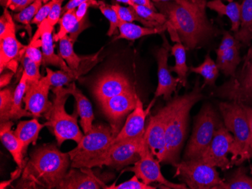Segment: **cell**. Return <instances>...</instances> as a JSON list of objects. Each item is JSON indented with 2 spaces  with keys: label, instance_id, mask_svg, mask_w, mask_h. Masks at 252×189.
Here are the masks:
<instances>
[{
  "label": "cell",
  "instance_id": "obj_1",
  "mask_svg": "<svg viewBox=\"0 0 252 189\" xmlns=\"http://www.w3.org/2000/svg\"><path fill=\"white\" fill-rule=\"evenodd\" d=\"M206 1L193 0L190 6H184L175 2L155 3L157 9L165 15L188 50L199 47L216 34L217 29L205 15Z\"/></svg>",
  "mask_w": 252,
  "mask_h": 189
},
{
  "label": "cell",
  "instance_id": "obj_2",
  "mask_svg": "<svg viewBox=\"0 0 252 189\" xmlns=\"http://www.w3.org/2000/svg\"><path fill=\"white\" fill-rule=\"evenodd\" d=\"M69 153L61 152L54 144L32 151L23 169L16 189H57L71 164Z\"/></svg>",
  "mask_w": 252,
  "mask_h": 189
},
{
  "label": "cell",
  "instance_id": "obj_3",
  "mask_svg": "<svg viewBox=\"0 0 252 189\" xmlns=\"http://www.w3.org/2000/svg\"><path fill=\"white\" fill-rule=\"evenodd\" d=\"M203 98L199 81L190 93L174 99L165 131L166 155L163 163L175 166L179 163L180 154L186 137L189 112L196 103Z\"/></svg>",
  "mask_w": 252,
  "mask_h": 189
},
{
  "label": "cell",
  "instance_id": "obj_4",
  "mask_svg": "<svg viewBox=\"0 0 252 189\" xmlns=\"http://www.w3.org/2000/svg\"><path fill=\"white\" fill-rule=\"evenodd\" d=\"M111 127L104 124L93 125L77 146L68 152L73 168L101 167V162L115 139Z\"/></svg>",
  "mask_w": 252,
  "mask_h": 189
},
{
  "label": "cell",
  "instance_id": "obj_5",
  "mask_svg": "<svg viewBox=\"0 0 252 189\" xmlns=\"http://www.w3.org/2000/svg\"><path fill=\"white\" fill-rule=\"evenodd\" d=\"M226 129L233 135L232 144V163H241L249 158L251 133L249 119L244 107L241 104L228 101L219 105Z\"/></svg>",
  "mask_w": 252,
  "mask_h": 189
},
{
  "label": "cell",
  "instance_id": "obj_6",
  "mask_svg": "<svg viewBox=\"0 0 252 189\" xmlns=\"http://www.w3.org/2000/svg\"><path fill=\"white\" fill-rule=\"evenodd\" d=\"M62 87H53L52 105L45 113L47 121L44 124L45 127L52 129L59 146L66 140L79 143L84 136L79 129L76 116L69 115L65 110V104L69 94H65Z\"/></svg>",
  "mask_w": 252,
  "mask_h": 189
},
{
  "label": "cell",
  "instance_id": "obj_7",
  "mask_svg": "<svg viewBox=\"0 0 252 189\" xmlns=\"http://www.w3.org/2000/svg\"><path fill=\"white\" fill-rule=\"evenodd\" d=\"M220 125L219 115L212 106L202 107L195 121L192 135L185 149L184 160L201 159Z\"/></svg>",
  "mask_w": 252,
  "mask_h": 189
},
{
  "label": "cell",
  "instance_id": "obj_8",
  "mask_svg": "<svg viewBox=\"0 0 252 189\" xmlns=\"http://www.w3.org/2000/svg\"><path fill=\"white\" fill-rule=\"evenodd\" d=\"M218 97L252 108V45L243 64L229 81L215 90Z\"/></svg>",
  "mask_w": 252,
  "mask_h": 189
},
{
  "label": "cell",
  "instance_id": "obj_9",
  "mask_svg": "<svg viewBox=\"0 0 252 189\" xmlns=\"http://www.w3.org/2000/svg\"><path fill=\"white\" fill-rule=\"evenodd\" d=\"M175 166V176H178L191 189H215L223 182L216 167L202 159L184 160Z\"/></svg>",
  "mask_w": 252,
  "mask_h": 189
},
{
  "label": "cell",
  "instance_id": "obj_10",
  "mask_svg": "<svg viewBox=\"0 0 252 189\" xmlns=\"http://www.w3.org/2000/svg\"><path fill=\"white\" fill-rule=\"evenodd\" d=\"M173 107L174 101L172 100L161 108L157 115L151 117L144 134L149 149L160 163H163L166 155L165 131Z\"/></svg>",
  "mask_w": 252,
  "mask_h": 189
},
{
  "label": "cell",
  "instance_id": "obj_11",
  "mask_svg": "<svg viewBox=\"0 0 252 189\" xmlns=\"http://www.w3.org/2000/svg\"><path fill=\"white\" fill-rule=\"evenodd\" d=\"M147 145L145 137L124 141L113 144L101 162V167L107 166L117 170L134 164L141 159L143 151Z\"/></svg>",
  "mask_w": 252,
  "mask_h": 189
},
{
  "label": "cell",
  "instance_id": "obj_12",
  "mask_svg": "<svg viewBox=\"0 0 252 189\" xmlns=\"http://www.w3.org/2000/svg\"><path fill=\"white\" fill-rule=\"evenodd\" d=\"M159 163L160 162L154 157V155L149 149L147 143L143 151L141 159L136 162L134 166L126 168L123 172H133L134 175L147 185L157 183L162 186L163 189H188L185 184H175L167 180L161 172Z\"/></svg>",
  "mask_w": 252,
  "mask_h": 189
},
{
  "label": "cell",
  "instance_id": "obj_13",
  "mask_svg": "<svg viewBox=\"0 0 252 189\" xmlns=\"http://www.w3.org/2000/svg\"><path fill=\"white\" fill-rule=\"evenodd\" d=\"M135 91L125 93L99 103L102 112L110 121L113 135L117 136L123 127L124 120L134 109L137 104Z\"/></svg>",
  "mask_w": 252,
  "mask_h": 189
},
{
  "label": "cell",
  "instance_id": "obj_14",
  "mask_svg": "<svg viewBox=\"0 0 252 189\" xmlns=\"http://www.w3.org/2000/svg\"><path fill=\"white\" fill-rule=\"evenodd\" d=\"M233 136L224 125H221L215 132V136L201 159L215 167L226 170L231 167L232 162L228 159L231 152Z\"/></svg>",
  "mask_w": 252,
  "mask_h": 189
},
{
  "label": "cell",
  "instance_id": "obj_15",
  "mask_svg": "<svg viewBox=\"0 0 252 189\" xmlns=\"http://www.w3.org/2000/svg\"><path fill=\"white\" fill-rule=\"evenodd\" d=\"M134 91L128 78L124 73L114 70L101 75L93 85V94L98 103Z\"/></svg>",
  "mask_w": 252,
  "mask_h": 189
},
{
  "label": "cell",
  "instance_id": "obj_16",
  "mask_svg": "<svg viewBox=\"0 0 252 189\" xmlns=\"http://www.w3.org/2000/svg\"><path fill=\"white\" fill-rule=\"evenodd\" d=\"M4 12L8 18L6 29L2 37H0V72L3 70L11 62L21 60L25 55L27 46H23L16 37V27L14 18L8 12V8H4Z\"/></svg>",
  "mask_w": 252,
  "mask_h": 189
},
{
  "label": "cell",
  "instance_id": "obj_17",
  "mask_svg": "<svg viewBox=\"0 0 252 189\" xmlns=\"http://www.w3.org/2000/svg\"><path fill=\"white\" fill-rule=\"evenodd\" d=\"M164 46L157 50L155 57L158 63V86L154 94V101L158 97H164L165 101H170L171 95L176 91L177 86L179 83L178 78L171 76L170 67L168 66V52L171 47L168 45L165 36H163ZM153 101V102H154Z\"/></svg>",
  "mask_w": 252,
  "mask_h": 189
},
{
  "label": "cell",
  "instance_id": "obj_18",
  "mask_svg": "<svg viewBox=\"0 0 252 189\" xmlns=\"http://www.w3.org/2000/svg\"><path fill=\"white\" fill-rule=\"evenodd\" d=\"M50 87L47 76L42 77L38 82L28 86L24 102L25 109L31 112L34 118H39L52 107V102L49 100Z\"/></svg>",
  "mask_w": 252,
  "mask_h": 189
},
{
  "label": "cell",
  "instance_id": "obj_19",
  "mask_svg": "<svg viewBox=\"0 0 252 189\" xmlns=\"http://www.w3.org/2000/svg\"><path fill=\"white\" fill-rule=\"evenodd\" d=\"M150 108L151 107L144 109L142 101L137 95L135 108L126 118L124 125L113 140V145L144 136L146 131V118Z\"/></svg>",
  "mask_w": 252,
  "mask_h": 189
},
{
  "label": "cell",
  "instance_id": "obj_20",
  "mask_svg": "<svg viewBox=\"0 0 252 189\" xmlns=\"http://www.w3.org/2000/svg\"><path fill=\"white\" fill-rule=\"evenodd\" d=\"M107 185L97 177L92 168H73L68 171L57 189H105Z\"/></svg>",
  "mask_w": 252,
  "mask_h": 189
},
{
  "label": "cell",
  "instance_id": "obj_21",
  "mask_svg": "<svg viewBox=\"0 0 252 189\" xmlns=\"http://www.w3.org/2000/svg\"><path fill=\"white\" fill-rule=\"evenodd\" d=\"M54 31V27L42 22L39 26L33 37L31 40H37L40 39L41 49H42V54H43L44 66L52 65V66L60 67L61 70L64 71L73 73L70 67L66 64V62L62 58L60 55H57L55 53V47H54V36L52 32ZM77 75V74H76Z\"/></svg>",
  "mask_w": 252,
  "mask_h": 189
},
{
  "label": "cell",
  "instance_id": "obj_22",
  "mask_svg": "<svg viewBox=\"0 0 252 189\" xmlns=\"http://www.w3.org/2000/svg\"><path fill=\"white\" fill-rule=\"evenodd\" d=\"M65 94L74 97L77 104L78 114L80 116V123L85 135L89 133L93 128L94 113H93V106L87 97L82 93V91L76 87L74 82L68 84L67 87H62Z\"/></svg>",
  "mask_w": 252,
  "mask_h": 189
},
{
  "label": "cell",
  "instance_id": "obj_23",
  "mask_svg": "<svg viewBox=\"0 0 252 189\" xmlns=\"http://www.w3.org/2000/svg\"><path fill=\"white\" fill-rule=\"evenodd\" d=\"M13 125L11 120L1 122L0 139L3 146L11 154L18 167L24 169V157L25 155L24 152V146L15 135V132L11 131V127L13 126Z\"/></svg>",
  "mask_w": 252,
  "mask_h": 189
},
{
  "label": "cell",
  "instance_id": "obj_24",
  "mask_svg": "<svg viewBox=\"0 0 252 189\" xmlns=\"http://www.w3.org/2000/svg\"><path fill=\"white\" fill-rule=\"evenodd\" d=\"M73 45L74 42L69 36H65L63 39H61L59 41V55L66 62L70 70L79 76L84 73L85 69H90V67H88L86 65L81 67L82 63L86 62L93 57L92 56L79 57L75 53Z\"/></svg>",
  "mask_w": 252,
  "mask_h": 189
},
{
  "label": "cell",
  "instance_id": "obj_25",
  "mask_svg": "<svg viewBox=\"0 0 252 189\" xmlns=\"http://www.w3.org/2000/svg\"><path fill=\"white\" fill-rule=\"evenodd\" d=\"M206 7L213 10L219 16H226L231 22V31L236 32L241 23V4L238 2H230L225 5L222 0H212L206 4Z\"/></svg>",
  "mask_w": 252,
  "mask_h": 189
},
{
  "label": "cell",
  "instance_id": "obj_26",
  "mask_svg": "<svg viewBox=\"0 0 252 189\" xmlns=\"http://www.w3.org/2000/svg\"><path fill=\"white\" fill-rule=\"evenodd\" d=\"M118 29L120 31V35L116 36L113 41L118 40V39L134 41L136 39H141L144 36L159 34L166 30L167 26L162 27H141L129 22L120 21Z\"/></svg>",
  "mask_w": 252,
  "mask_h": 189
},
{
  "label": "cell",
  "instance_id": "obj_27",
  "mask_svg": "<svg viewBox=\"0 0 252 189\" xmlns=\"http://www.w3.org/2000/svg\"><path fill=\"white\" fill-rule=\"evenodd\" d=\"M45 127L38 121L37 118H34L29 121H20L16 129L14 131L17 137L22 142L25 155L28 151L30 144L36 145L39 137V132Z\"/></svg>",
  "mask_w": 252,
  "mask_h": 189
},
{
  "label": "cell",
  "instance_id": "obj_28",
  "mask_svg": "<svg viewBox=\"0 0 252 189\" xmlns=\"http://www.w3.org/2000/svg\"><path fill=\"white\" fill-rule=\"evenodd\" d=\"M234 37L245 46L252 41V0H243L241 4V23Z\"/></svg>",
  "mask_w": 252,
  "mask_h": 189
},
{
  "label": "cell",
  "instance_id": "obj_29",
  "mask_svg": "<svg viewBox=\"0 0 252 189\" xmlns=\"http://www.w3.org/2000/svg\"><path fill=\"white\" fill-rule=\"evenodd\" d=\"M239 48H233L223 52H216L217 66L226 76H233L241 63Z\"/></svg>",
  "mask_w": 252,
  "mask_h": 189
},
{
  "label": "cell",
  "instance_id": "obj_30",
  "mask_svg": "<svg viewBox=\"0 0 252 189\" xmlns=\"http://www.w3.org/2000/svg\"><path fill=\"white\" fill-rule=\"evenodd\" d=\"M186 50V47L182 42H177L171 47V55L175 57V65L170 67V71L178 75L179 83L184 87H186L188 82V66L187 65Z\"/></svg>",
  "mask_w": 252,
  "mask_h": 189
},
{
  "label": "cell",
  "instance_id": "obj_31",
  "mask_svg": "<svg viewBox=\"0 0 252 189\" xmlns=\"http://www.w3.org/2000/svg\"><path fill=\"white\" fill-rule=\"evenodd\" d=\"M28 77L23 72L19 83L14 91L13 107L11 109L10 120H17L23 117H32L28 110L22 108V103L28 89Z\"/></svg>",
  "mask_w": 252,
  "mask_h": 189
},
{
  "label": "cell",
  "instance_id": "obj_32",
  "mask_svg": "<svg viewBox=\"0 0 252 189\" xmlns=\"http://www.w3.org/2000/svg\"><path fill=\"white\" fill-rule=\"evenodd\" d=\"M192 73L200 75L203 77L205 85L214 86L216 82L217 79L219 76V69L217 63L212 60L209 54L205 56V60L202 64L198 66H191L189 68Z\"/></svg>",
  "mask_w": 252,
  "mask_h": 189
},
{
  "label": "cell",
  "instance_id": "obj_33",
  "mask_svg": "<svg viewBox=\"0 0 252 189\" xmlns=\"http://www.w3.org/2000/svg\"><path fill=\"white\" fill-rule=\"evenodd\" d=\"M112 8L115 10L122 22H129L132 23L133 21H137L141 25H144L147 27H162L167 26V25H161L159 24L152 22V21H147L144 18L137 15V12L134 11L132 7L128 5V7L120 5L119 2H116L111 5Z\"/></svg>",
  "mask_w": 252,
  "mask_h": 189
},
{
  "label": "cell",
  "instance_id": "obj_34",
  "mask_svg": "<svg viewBox=\"0 0 252 189\" xmlns=\"http://www.w3.org/2000/svg\"><path fill=\"white\" fill-rule=\"evenodd\" d=\"M215 189H252V178L247 176L245 167H239L227 181Z\"/></svg>",
  "mask_w": 252,
  "mask_h": 189
},
{
  "label": "cell",
  "instance_id": "obj_35",
  "mask_svg": "<svg viewBox=\"0 0 252 189\" xmlns=\"http://www.w3.org/2000/svg\"><path fill=\"white\" fill-rule=\"evenodd\" d=\"M47 73L48 80L50 83L51 87H63L64 85H68L70 83L73 82L74 80H77L78 75L75 73H69L61 70L59 71H53L51 69L46 67L45 69Z\"/></svg>",
  "mask_w": 252,
  "mask_h": 189
},
{
  "label": "cell",
  "instance_id": "obj_36",
  "mask_svg": "<svg viewBox=\"0 0 252 189\" xmlns=\"http://www.w3.org/2000/svg\"><path fill=\"white\" fill-rule=\"evenodd\" d=\"M76 10H69L67 12H63V16L59 21L60 28L57 34L54 36V40L55 42L60 41L61 39L67 36L74 29L75 26L77 24L78 20L76 16Z\"/></svg>",
  "mask_w": 252,
  "mask_h": 189
},
{
  "label": "cell",
  "instance_id": "obj_37",
  "mask_svg": "<svg viewBox=\"0 0 252 189\" xmlns=\"http://www.w3.org/2000/svg\"><path fill=\"white\" fill-rule=\"evenodd\" d=\"M42 2H43L42 0H36L29 6L14 15L13 18L15 21L28 27V30L30 35H31V25L32 23V19L34 17L36 16L39 10L42 6Z\"/></svg>",
  "mask_w": 252,
  "mask_h": 189
},
{
  "label": "cell",
  "instance_id": "obj_38",
  "mask_svg": "<svg viewBox=\"0 0 252 189\" xmlns=\"http://www.w3.org/2000/svg\"><path fill=\"white\" fill-rule=\"evenodd\" d=\"M14 92L12 89H1L0 91V121H10V115L13 107Z\"/></svg>",
  "mask_w": 252,
  "mask_h": 189
},
{
  "label": "cell",
  "instance_id": "obj_39",
  "mask_svg": "<svg viewBox=\"0 0 252 189\" xmlns=\"http://www.w3.org/2000/svg\"><path fill=\"white\" fill-rule=\"evenodd\" d=\"M137 15L147 21H152L161 25H168V20L165 15L160 12H157V10L152 9L145 5H137L133 4L131 5Z\"/></svg>",
  "mask_w": 252,
  "mask_h": 189
},
{
  "label": "cell",
  "instance_id": "obj_40",
  "mask_svg": "<svg viewBox=\"0 0 252 189\" xmlns=\"http://www.w3.org/2000/svg\"><path fill=\"white\" fill-rule=\"evenodd\" d=\"M98 8L101 13L108 20L110 27H109L107 35L109 36H112L117 32L120 23V18L115 10L112 8L111 5H107L104 1H99Z\"/></svg>",
  "mask_w": 252,
  "mask_h": 189
},
{
  "label": "cell",
  "instance_id": "obj_41",
  "mask_svg": "<svg viewBox=\"0 0 252 189\" xmlns=\"http://www.w3.org/2000/svg\"><path fill=\"white\" fill-rule=\"evenodd\" d=\"M23 67H24V73L26 74L28 77V84H33L38 82L41 80V75L39 73V66L37 63L32 61L31 59L28 58L25 55L21 58Z\"/></svg>",
  "mask_w": 252,
  "mask_h": 189
},
{
  "label": "cell",
  "instance_id": "obj_42",
  "mask_svg": "<svg viewBox=\"0 0 252 189\" xmlns=\"http://www.w3.org/2000/svg\"><path fill=\"white\" fill-rule=\"evenodd\" d=\"M155 186L147 185L134 175L132 178L120 185L114 184L106 186L105 189H156Z\"/></svg>",
  "mask_w": 252,
  "mask_h": 189
},
{
  "label": "cell",
  "instance_id": "obj_43",
  "mask_svg": "<svg viewBox=\"0 0 252 189\" xmlns=\"http://www.w3.org/2000/svg\"><path fill=\"white\" fill-rule=\"evenodd\" d=\"M41 48L40 39L37 40H31L29 45L27 46L26 50H25V55L28 58L31 59L32 61L37 63L39 66L43 61V54H42V49Z\"/></svg>",
  "mask_w": 252,
  "mask_h": 189
},
{
  "label": "cell",
  "instance_id": "obj_44",
  "mask_svg": "<svg viewBox=\"0 0 252 189\" xmlns=\"http://www.w3.org/2000/svg\"><path fill=\"white\" fill-rule=\"evenodd\" d=\"M53 1L54 5L51 10V12L48 18L43 21L45 24L52 27H54L59 23L61 19V15L63 11L62 3H63V0H53Z\"/></svg>",
  "mask_w": 252,
  "mask_h": 189
},
{
  "label": "cell",
  "instance_id": "obj_45",
  "mask_svg": "<svg viewBox=\"0 0 252 189\" xmlns=\"http://www.w3.org/2000/svg\"><path fill=\"white\" fill-rule=\"evenodd\" d=\"M243 44L238 41L234 36L230 34L229 32H223V39L220 42L219 49H217L216 52H223L227 49H233V48H241Z\"/></svg>",
  "mask_w": 252,
  "mask_h": 189
},
{
  "label": "cell",
  "instance_id": "obj_46",
  "mask_svg": "<svg viewBox=\"0 0 252 189\" xmlns=\"http://www.w3.org/2000/svg\"><path fill=\"white\" fill-rule=\"evenodd\" d=\"M53 5L54 1L53 0H51V1L48 2L47 3H45V5H42L40 9L39 10L38 13L36 14V16L34 17L32 21V23L31 24L39 26V25L48 18V16H49Z\"/></svg>",
  "mask_w": 252,
  "mask_h": 189
},
{
  "label": "cell",
  "instance_id": "obj_47",
  "mask_svg": "<svg viewBox=\"0 0 252 189\" xmlns=\"http://www.w3.org/2000/svg\"><path fill=\"white\" fill-rule=\"evenodd\" d=\"M89 27H90V23H89V14H88L84 18L80 20V21H78L74 29L70 32L69 37H70L71 40L75 43L76 41L77 40L79 35L81 34L82 32H83L85 29L89 28Z\"/></svg>",
  "mask_w": 252,
  "mask_h": 189
},
{
  "label": "cell",
  "instance_id": "obj_48",
  "mask_svg": "<svg viewBox=\"0 0 252 189\" xmlns=\"http://www.w3.org/2000/svg\"><path fill=\"white\" fill-rule=\"evenodd\" d=\"M98 5L99 1H97V0H87L86 2H83L76 10V16L78 21H80L88 15V9L91 6L98 8Z\"/></svg>",
  "mask_w": 252,
  "mask_h": 189
},
{
  "label": "cell",
  "instance_id": "obj_49",
  "mask_svg": "<svg viewBox=\"0 0 252 189\" xmlns=\"http://www.w3.org/2000/svg\"><path fill=\"white\" fill-rule=\"evenodd\" d=\"M36 0H11L7 5V8L15 12H20L23 9L32 3Z\"/></svg>",
  "mask_w": 252,
  "mask_h": 189
},
{
  "label": "cell",
  "instance_id": "obj_50",
  "mask_svg": "<svg viewBox=\"0 0 252 189\" xmlns=\"http://www.w3.org/2000/svg\"><path fill=\"white\" fill-rule=\"evenodd\" d=\"M246 109V114H247L248 119H249V128H250L251 133V142L250 148H249V158H252V107H246L243 106Z\"/></svg>",
  "mask_w": 252,
  "mask_h": 189
},
{
  "label": "cell",
  "instance_id": "obj_51",
  "mask_svg": "<svg viewBox=\"0 0 252 189\" xmlns=\"http://www.w3.org/2000/svg\"><path fill=\"white\" fill-rule=\"evenodd\" d=\"M14 73H15L12 71L8 72V73H2L1 77H0V87H1V89L6 87L7 85L9 84V83L11 82V79L13 77Z\"/></svg>",
  "mask_w": 252,
  "mask_h": 189
},
{
  "label": "cell",
  "instance_id": "obj_52",
  "mask_svg": "<svg viewBox=\"0 0 252 189\" xmlns=\"http://www.w3.org/2000/svg\"><path fill=\"white\" fill-rule=\"evenodd\" d=\"M87 0H70L63 8V12H67L69 10L76 9L79 5L86 2Z\"/></svg>",
  "mask_w": 252,
  "mask_h": 189
},
{
  "label": "cell",
  "instance_id": "obj_53",
  "mask_svg": "<svg viewBox=\"0 0 252 189\" xmlns=\"http://www.w3.org/2000/svg\"><path fill=\"white\" fill-rule=\"evenodd\" d=\"M22 171L23 168H20V167H18V170H17L16 171L12 174V178H11V179H10L8 181L1 182V183H0V189H5V188L10 186V184H11L14 180H17V179L19 177V176H21V173Z\"/></svg>",
  "mask_w": 252,
  "mask_h": 189
},
{
  "label": "cell",
  "instance_id": "obj_54",
  "mask_svg": "<svg viewBox=\"0 0 252 189\" xmlns=\"http://www.w3.org/2000/svg\"><path fill=\"white\" fill-rule=\"evenodd\" d=\"M7 23H8V18L6 14L4 12L3 15L0 18V37H2L5 33Z\"/></svg>",
  "mask_w": 252,
  "mask_h": 189
},
{
  "label": "cell",
  "instance_id": "obj_55",
  "mask_svg": "<svg viewBox=\"0 0 252 189\" xmlns=\"http://www.w3.org/2000/svg\"><path fill=\"white\" fill-rule=\"evenodd\" d=\"M154 2H175L185 6H189L192 5V0H152Z\"/></svg>",
  "mask_w": 252,
  "mask_h": 189
},
{
  "label": "cell",
  "instance_id": "obj_56",
  "mask_svg": "<svg viewBox=\"0 0 252 189\" xmlns=\"http://www.w3.org/2000/svg\"><path fill=\"white\" fill-rule=\"evenodd\" d=\"M133 3L137 4V5H145L149 8H152L154 10H157L155 7V5L153 4L151 0H131Z\"/></svg>",
  "mask_w": 252,
  "mask_h": 189
},
{
  "label": "cell",
  "instance_id": "obj_57",
  "mask_svg": "<svg viewBox=\"0 0 252 189\" xmlns=\"http://www.w3.org/2000/svg\"><path fill=\"white\" fill-rule=\"evenodd\" d=\"M114 1L117 2H121V3L126 4V5H130V6H131V5L134 4L131 0H114Z\"/></svg>",
  "mask_w": 252,
  "mask_h": 189
},
{
  "label": "cell",
  "instance_id": "obj_58",
  "mask_svg": "<svg viewBox=\"0 0 252 189\" xmlns=\"http://www.w3.org/2000/svg\"><path fill=\"white\" fill-rule=\"evenodd\" d=\"M11 1V0H0V5H2L4 8H7V5Z\"/></svg>",
  "mask_w": 252,
  "mask_h": 189
},
{
  "label": "cell",
  "instance_id": "obj_59",
  "mask_svg": "<svg viewBox=\"0 0 252 189\" xmlns=\"http://www.w3.org/2000/svg\"><path fill=\"white\" fill-rule=\"evenodd\" d=\"M42 2H45V3H47L48 1H51V0H42Z\"/></svg>",
  "mask_w": 252,
  "mask_h": 189
},
{
  "label": "cell",
  "instance_id": "obj_60",
  "mask_svg": "<svg viewBox=\"0 0 252 189\" xmlns=\"http://www.w3.org/2000/svg\"><path fill=\"white\" fill-rule=\"evenodd\" d=\"M225 1H227V2H233V1H234V0H225Z\"/></svg>",
  "mask_w": 252,
  "mask_h": 189
},
{
  "label": "cell",
  "instance_id": "obj_61",
  "mask_svg": "<svg viewBox=\"0 0 252 189\" xmlns=\"http://www.w3.org/2000/svg\"></svg>",
  "mask_w": 252,
  "mask_h": 189
},
{
  "label": "cell",
  "instance_id": "obj_62",
  "mask_svg": "<svg viewBox=\"0 0 252 189\" xmlns=\"http://www.w3.org/2000/svg\"><path fill=\"white\" fill-rule=\"evenodd\" d=\"M151 1H152V0H151Z\"/></svg>",
  "mask_w": 252,
  "mask_h": 189
}]
</instances>
